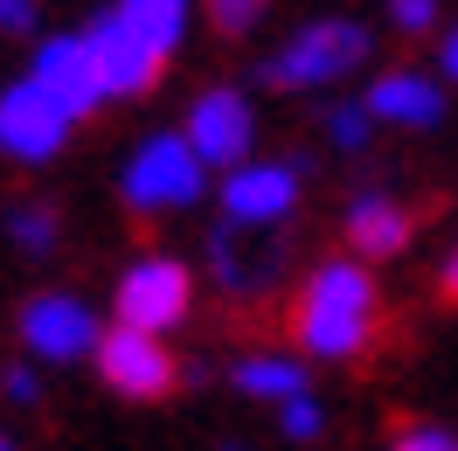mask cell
I'll return each instance as SVG.
<instances>
[{"label": "cell", "instance_id": "6da1fadb", "mask_svg": "<svg viewBox=\"0 0 458 451\" xmlns=\"http://www.w3.org/2000/svg\"><path fill=\"white\" fill-rule=\"evenodd\" d=\"M375 334V285L361 264H319L313 285H306V299H299V340H306V354L319 362H354Z\"/></svg>", "mask_w": 458, "mask_h": 451}, {"label": "cell", "instance_id": "7a4b0ae2", "mask_svg": "<svg viewBox=\"0 0 458 451\" xmlns=\"http://www.w3.org/2000/svg\"><path fill=\"white\" fill-rule=\"evenodd\" d=\"M361 56H369V29L361 21H313V29H299L278 56L264 63V84L313 90V84H334L347 70H361Z\"/></svg>", "mask_w": 458, "mask_h": 451}, {"label": "cell", "instance_id": "3957f363", "mask_svg": "<svg viewBox=\"0 0 458 451\" xmlns=\"http://www.w3.org/2000/svg\"><path fill=\"white\" fill-rule=\"evenodd\" d=\"M201 181H208V160H201L188 132L181 140H146L132 160H125V201L146 208V216H167V208H188L201 201Z\"/></svg>", "mask_w": 458, "mask_h": 451}, {"label": "cell", "instance_id": "277c9868", "mask_svg": "<svg viewBox=\"0 0 458 451\" xmlns=\"http://www.w3.org/2000/svg\"><path fill=\"white\" fill-rule=\"evenodd\" d=\"M70 125H77V118L63 112L35 77H29V84H14V90H0V153L42 167V160H56V153H63Z\"/></svg>", "mask_w": 458, "mask_h": 451}, {"label": "cell", "instance_id": "5b68a950", "mask_svg": "<svg viewBox=\"0 0 458 451\" xmlns=\"http://www.w3.org/2000/svg\"><path fill=\"white\" fill-rule=\"evenodd\" d=\"M188 299H195V285H188V264H174V257H140L125 278H118V319L125 327H146V334H167L188 319Z\"/></svg>", "mask_w": 458, "mask_h": 451}, {"label": "cell", "instance_id": "8992f818", "mask_svg": "<svg viewBox=\"0 0 458 451\" xmlns=\"http://www.w3.org/2000/svg\"><path fill=\"white\" fill-rule=\"evenodd\" d=\"M35 84L56 98L70 118H84L105 105V77H98V56H90V35H56L35 49Z\"/></svg>", "mask_w": 458, "mask_h": 451}, {"label": "cell", "instance_id": "52a82bcc", "mask_svg": "<svg viewBox=\"0 0 458 451\" xmlns=\"http://www.w3.org/2000/svg\"><path fill=\"white\" fill-rule=\"evenodd\" d=\"M98 368H105V382H112L118 396H160V389L174 382L160 334L125 327V319H118L112 334H98Z\"/></svg>", "mask_w": 458, "mask_h": 451}, {"label": "cell", "instance_id": "ba28073f", "mask_svg": "<svg viewBox=\"0 0 458 451\" xmlns=\"http://www.w3.org/2000/svg\"><path fill=\"white\" fill-rule=\"evenodd\" d=\"M250 140H258V112H250L236 90H208V98H195V112H188V146H195L208 167L250 160Z\"/></svg>", "mask_w": 458, "mask_h": 451}, {"label": "cell", "instance_id": "9c48e42d", "mask_svg": "<svg viewBox=\"0 0 458 451\" xmlns=\"http://www.w3.org/2000/svg\"><path fill=\"white\" fill-rule=\"evenodd\" d=\"M90 56H98L105 98H140V90L160 77V49H153L125 14H105V21L90 29Z\"/></svg>", "mask_w": 458, "mask_h": 451}, {"label": "cell", "instance_id": "30bf717a", "mask_svg": "<svg viewBox=\"0 0 458 451\" xmlns=\"http://www.w3.org/2000/svg\"><path fill=\"white\" fill-rule=\"evenodd\" d=\"M21 340H29L42 362H84L90 347H98V312L84 306V299H63V292H49V299H35L29 312H21Z\"/></svg>", "mask_w": 458, "mask_h": 451}, {"label": "cell", "instance_id": "8fae6325", "mask_svg": "<svg viewBox=\"0 0 458 451\" xmlns=\"http://www.w3.org/2000/svg\"><path fill=\"white\" fill-rule=\"evenodd\" d=\"M292 201H299V174L292 167H258V160H236L223 181V216L243 229H271L278 216H292Z\"/></svg>", "mask_w": 458, "mask_h": 451}, {"label": "cell", "instance_id": "7c38bea8", "mask_svg": "<svg viewBox=\"0 0 458 451\" xmlns=\"http://www.w3.org/2000/svg\"><path fill=\"white\" fill-rule=\"evenodd\" d=\"M369 112L389 118V125H437L445 118V90L430 77H417V70H389V77H375Z\"/></svg>", "mask_w": 458, "mask_h": 451}, {"label": "cell", "instance_id": "4fadbf2b", "mask_svg": "<svg viewBox=\"0 0 458 451\" xmlns=\"http://www.w3.org/2000/svg\"><path fill=\"white\" fill-rule=\"evenodd\" d=\"M347 236H354L361 257H396L403 243H410V216H403L396 201H382V195H361L347 208Z\"/></svg>", "mask_w": 458, "mask_h": 451}, {"label": "cell", "instance_id": "5bb4252c", "mask_svg": "<svg viewBox=\"0 0 458 451\" xmlns=\"http://www.w3.org/2000/svg\"><path fill=\"white\" fill-rule=\"evenodd\" d=\"M208 264H216V278H223L229 292H258V285L278 271L271 251H250V243H243V223H229V229L208 236Z\"/></svg>", "mask_w": 458, "mask_h": 451}, {"label": "cell", "instance_id": "9a60e30c", "mask_svg": "<svg viewBox=\"0 0 458 451\" xmlns=\"http://www.w3.org/2000/svg\"><path fill=\"white\" fill-rule=\"evenodd\" d=\"M118 14H125L160 56L181 49V35H188V0H118Z\"/></svg>", "mask_w": 458, "mask_h": 451}, {"label": "cell", "instance_id": "2e32d148", "mask_svg": "<svg viewBox=\"0 0 458 451\" xmlns=\"http://www.w3.org/2000/svg\"><path fill=\"white\" fill-rule=\"evenodd\" d=\"M236 389H243V396H264V403H285V396L306 389V368L285 362V354H250V362L236 368Z\"/></svg>", "mask_w": 458, "mask_h": 451}, {"label": "cell", "instance_id": "e0dca14e", "mask_svg": "<svg viewBox=\"0 0 458 451\" xmlns=\"http://www.w3.org/2000/svg\"><path fill=\"white\" fill-rule=\"evenodd\" d=\"M7 229H14V243H21V251L29 257H42V251H56V216H49V208H14V216H7Z\"/></svg>", "mask_w": 458, "mask_h": 451}, {"label": "cell", "instance_id": "ac0fdd59", "mask_svg": "<svg viewBox=\"0 0 458 451\" xmlns=\"http://www.w3.org/2000/svg\"><path fill=\"white\" fill-rule=\"evenodd\" d=\"M369 125H375L369 105H334V112H327V140L341 146V153H361V146H369Z\"/></svg>", "mask_w": 458, "mask_h": 451}, {"label": "cell", "instance_id": "d6986e66", "mask_svg": "<svg viewBox=\"0 0 458 451\" xmlns=\"http://www.w3.org/2000/svg\"><path fill=\"white\" fill-rule=\"evenodd\" d=\"M278 430H285V438H299V445H306V438H319V403H313L306 389L285 396V403H278Z\"/></svg>", "mask_w": 458, "mask_h": 451}, {"label": "cell", "instance_id": "ffe728a7", "mask_svg": "<svg viewBox=\"0 0 458 451\" xmlns=\"http://www.w3.org/2000/svg\"><path fill=\"white\" fill-rule=\"evenodd\" d=\"M208 21L223 35H250L264 21V0H208Z\"/></svg>", "mask_w": 458, "mask_h": 451}, {"label": "cell", "instance_id": "44dd1931", "mask_svg": "<svg viewBox=\"0 0 458 451\" xmlns=\"http://www.w3.org/2000/svg\"><path fill=\"white\" fill-rule=\"evenodd\" d=\"M389 21L410 29V35H424L430 21H437V0H389Z\"/></svg>", "mask_w": 458, "mask_h": 451}, {"label": "cell", "instance_id": "7402d4cb", "mask_svg": "<svg viewBox=\"0 0 458 451\" xmlns=\"http://www.w3.org/2000/svg\"><path fill=\"white\" fill-rule=\"evenodd\" d=\"M396 445H410V451H452L458 438H452V430H437V423H410Z\"/></svg>", "mask_w": 458, "mask_h": 451}, {"label": "cell", "instance_id": "603a6c76", "mask_svg": "<svg viewBox=\"0 0 458 451\" xmlns=\"http://www.w3.org/2000/svg\"><path fill=\"white\" fill-rule=\"evenodd\" d=\"M0 29H7V35H29L35 29V0H0Z\"/></svg>", "mask_w": 458, "mask_h": 451}, {"label": "cell", "instance_id": "cb8c5ba5", "mask_svg": "<svg viewBox=\"0 0 458 451\" xmlns=\"http://www.w3.org/2000/svg\"><path fill=\"white\" fill-rule=\"evenodd\" d=\"M7 396H14V403H35V375H29V368H14V375H7Z\"/></svg>", "mask_w": 458, "mask_h": 451}, {"label": "cell", "instance_id": "d4e9b609", "mask_svg": "<svg viewBox=\"0 0 458 451\" xmlns=\"http://www.w3.org/2000/svg\"><path fill=\"white\" fill-rule=\"evenodd\" d=\"M445 70H452V77H458V29L445 35Z\"/></svg>", "mask_w": 458, "mask_h": 451}, {"label": "cell", "instance_id": "484cf974", "mask_svg": "<svg viewBox=\"0 0 458 451\" xmlns=\"http://www.w3.org/2000/svg\"><path fill=\"white\" fill-rule=\"evenodd\" d=\"M445 292L458 299V251H452V264H445Z\"/></svg>", "mask_w": 458, "mask_h": 451}, {"label": "cell", "instance_id": "4316f807", "mask_svg": "<svg viewBox=\"0 0 458 451\" xmlns=\"http://www.w3.org/2000/svg\"><path fill=\"white\" fill-rule=\"evenodd\" d=\"M0 445H7V438H0Z\"/></svg>", "mask_w": 458, "mask_h": 451}]
</instances>
